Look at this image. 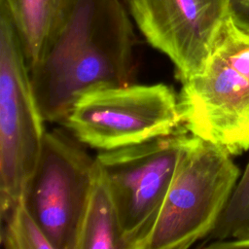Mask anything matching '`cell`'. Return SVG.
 Returning <instances> with one entry per match:
<instances>
[{"mask_svg": "<svg viewBox=\"0 0 249 249\" xmlns=\"http://www.w3.org/2000/svg\"><path fill=\"white\" fill-rule=\"evenodd\" d=\"M125 7L123 0H73L29 68L45 122L61 123L89 90L132 84L135 37Z\"/></svg>", "mask_w": 249, "mask_h": 249, "instance_id": "obj_1", "label": "cell"}, {"mask_svg": "<svg viewBox=\"0 0 249 249\" xmlns=\"http://www.w3.org/2000/svg\"><path fill=\"white\" fill-rule=\"evenodd\" d=\"M184 127L231 155L249 150V33L229 16L203 68L182 82Z\"/></svg>", "mask_w": 249, "mask_h": 249, "instance_id": "obj_2", "label": "cell"}, {"mask_svg": "<svg viewBox=\"0 0 249 249\" xmlns=\"http://www.w3.org/2000/svg\"><path fill=\"white\" fill-rule=\"evenodd\" d=\"M231 156L189 134L146 249H186L211 233L241 175Z\"/></svg>", "mask_w": 249, "mask_h": 249, "instance_id": "obj_3", "label": "cell"}, {"mask_svg": "<svg viewBox=\"0 0 249 249\" xmlns=\"http://www.w3.org/2000/svg\"><path fill=\"white\" fill-rule=\"evenodd\" d=\"M61 123L78 141L98 151L143 143L184 127L178 95L162 83L89 90Z\"/></svg>", "mask_w": 249, "mask_h": 249, "instance_id": "obj_4", "label": "cell"}, {"mask_svg": "<svg viewBox=\"0 0 249 249\" xmlns=\"http://www.w3.org/2000/svg\"><path fill=\"white\" fill-rule=\"evenodd\" d=\"M44 122L19 37L0 2V218L23 199L40 156Z\"/></svg>", "mask_w": 249, "mask_h": 249, "instance_id": "obj_5", "label": "cell"}, {"mask_svg": "<svg viewBox=\"0 0 249 249\" xmlns=\"http://www.w3.org/2000/svg\"><path fill=\"white\" fill-rule=\"evenodd\" d=\"M189 134L182 127L95 156L117 209L124 249H146Z\"/></svg>", "mask_w": 249, "mask_h": 249, "instance_id": "obj_6", "label": "cell"}, {"mask_svg": "<svg viewBox=\"0 0 249 249\" xmlns=\"http://www.w3.org/2000/svg\"><path fill=\"white\" fill-rule=\"evenodd\" d=\"M83 145L68 131H46L26 185L23 200L53 249H78L96 168Z\"/></svg>", "mask_w": 249, "mask_h": 249, "instance_id": "obj_7", "label": "cell"}, {"mask_svg": "<svg viewBox=\"0 0 249 249\" xmlns=\"http://www.w3.org/2000/svg\"><path fill=\"white\" fill-rule=\"evenodd\" d=\"M147 42L164 53L184 82L204 66L229 14V0H129Z\"/></svg>", "mask_w": 249, "mask_h": 249, "instance_id": "obj_8", "label": "cell"}, {"mask_svg": "<svg viewBox=\"0 0 249 249\" xmlns=\"http://www.w3.org/2000/svg\"><path fill=\"white\" fill-rule=\"evenodd\" d=\"M14 22L28 69L41 57L73 0H0Z\"/></svg>", "mask_w": 249, "mask_h": 249, "instance_id": "obj_9", "label": "cell"}, {"mask_svg": "<svg viewBox=\"0 0 249 249\" xmlns=\"http://www.w3.org/2000/svg\"><path fill=\"white\" fill-rule=\"evenodd\" d=\"M78 249H124L117 209L97 161Z\"/></svg>", "mask_w": 249, "mask_h": 249, "instance_id": "obj_10", "label": "cell"}, {"mask_svg": "<svg viewBox=\"0 0 249 249\" xmlns=\"http://www.w3.org/2000/svg\"><path fill=\"white\" fill-rule=\"evenodd\" d=\"M0 240L6 249H53L23 199L1 217Z\"/></svg>", "mask_w": 249, "mask_h": 249, "instance_id": "obj_11", "label": "cell"}, {"mask_svg": "<svg viewBox=\"0 0 249 249\" xmlns=\"http://www.w3.org/2000/svg\"><path fill=\"white\" fill-rule=\"evenodd\" d=\"M246 238H249V160L215 228L204 240Z\"/></svg>", "mask_w": 249, "mask_h": 249, "instance_id": "obj_12", "label": "cell"}, {"mask_svg": "<svg viewBox=\"0 0 249 249\" xmlns=\"http://www.w3.org/2000/svg\"><path fill=\"white\" fill-rule=\"evenodd\" d=\"M229 14L239 28L249 33V0H229Z\"/></svg>", "mask_w": 249, "mask_h": 249, "instance_id": "obj_13", "label": "cell"}, {"mask_svg": "<svg viewBox=\"0 0 249 249\" xmlns=\"http://www.w3.org/2000/svg\"><path fill=\"white\" fill-rule=\"evenodd\" d=\"M201 247L213 249H249V238L213 241L208 244H204Z\"/></svg>", "mask_w": 249, "mask_h": 249, "instance_id": "obj_14", "label": "cell"}, {"mask_svg": "<svg viewBox=\"0 0 249 249\" xmlns=\"http://www.w3.org/2000/svg\"><path fill=\"white\" fill-rule=\"evenodd\" d=\"M123 1H124V3L126 5V7H127V4H128V1H129V0H123Z\"/></svg>", "mask_w": 249, "mask_h": 249, "instance_id": "obj_15", "label": "cell"}]
</instances>
